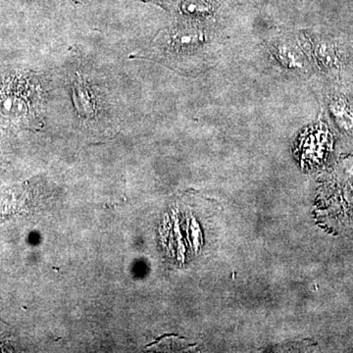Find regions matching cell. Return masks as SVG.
<instances>
[{"label": "cell", "instance_id": "obj_1", "mask_svg": "<svg viewBox=\"0 0 353 353\" xmlns=\"http://www.w3.org/2000/svg\"><path fill=\"white\" fill-rule=\"evenodd\" d=\"M39 85L29 74L0 77V123L30 124L38 118Z\"/></svg>", "mask_w": 353, "mask_h": 353}]
</instances>
